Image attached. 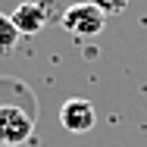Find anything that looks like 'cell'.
I'll use <instances>...</instances> for the list:
<instances>
[{
  "label": "cell",
  "instance_id": "obj_2",
  "mask_svg": "<svg viewBox=\"0 0 147 147\" xmlns=\"http://www.w3.org/2000/svg\"><path fill=\"white\" fill-rule=\"evenodd\" d=\"M34 131V113L16 107V103H6L0 107V144L3 147H19L25 144Z\"/></svg>",
  "mask_w": 147,
  "mask_h": 147
},
{
  "label": "cell",
  "instance_id": "obj_6",
  "mask_svg": "<svg viewBox=\"0 0 147 147\" xmlns=\"http://www.w3.org/2000/svg\"><path fill=\"white\" fill-rule=\"evenodd\" d=\"M0 147H3V144H0Z\"/></svg>",
  "mask_w": 147,
  "mask_h": 147
},
{
  "label": "cell",
  "instance_id": "obj_1",
  "mask_svg": "<svg viewBox=\"0 0 147 147\" xmlns=\"http://www.w3.org/2000/svg\"><path fill=\"white\" fill-rule=\"evenodd\" d=\"M59 25L69 31V34H75V38H94V34H100L103 25H107V16L94 6V3H72V6H66L63 9V16H59Z\"/></svg>",
  "mask_w": 147,
  "mask_h": 147
},
{
  "label": "cell",
  "instance_id": "obj_4",
  "mask_svg": "<svg viewBox=\"0 0 147 147\" xmlns=\"http://www.w3.org/2000/svg\"><path fill=\"white\" fill-rule=\"evenodd\" d=\"M94 122H97L94 103L85 100V97H69V100L59 107V125H63L66 131L82 135V131H91V128H94Z\"/></svg>",
  "mask_w": 147,
  "mask_h": 147
},
{
  "label": "cell",
  "instance_id": "obj_3",
  "mask_svg": "<svg viewBox=\"0 0 147 147\" xmlns=\"http://www.w3.org/2000/svg\"><path fill=\"white\" fill-rule=\"evenodd\" d=\"M47 9H50L47 0H25V3H19L9 13V22H13V28L19 31V34H38V31L47 25V19H50Z\"/></svg>",
  "mask_w": 147,
  "mask_h": 147
},
{
  "label": "cell",
  "instance_id": "obj_5",
  "mask_svg": "<svg viewBox=\"0 0 147 147\" xmlns=\"http://www.w3.org/2000/svg\"><path fill=\"white\" fill-rule=\"evenodd\" d=\"M88 3H94L103 16H116V13H122L128 6V0H88Z\"/></svg>",
  "mask_w": 147,
  "mask_h": 147
}]
</instances>
